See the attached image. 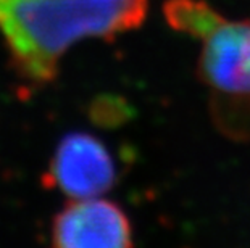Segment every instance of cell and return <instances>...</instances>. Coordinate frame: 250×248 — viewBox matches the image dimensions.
<instances>
[{
	"label": "cell",
	"instance_id": "obj_1",
	"mask_svg": "<svg viewBox=\"0 0 250 248\" xmlns=\"http://www.w3.org/2000/svg\"><path fill=\"white\" fill-rule=\"evenodd\" d=\"M147 7L148 0H0V36L17 75L44 86L73 44L139 28Z\"/></svg>",
	"mask_w": 250,
	"mask_h": 248
},
{
	"label": "cell",
	"instance_id": "obj_2",
	"mask_svg": "<svg viewBox=\"0 0 250 248\" xmlns=\"http://www.w3.org/2000/svg\"><path fill=\"white\" fill-rule=\"evenodd\" d=\"M168 24L200 42L199 76L220 133L250 140V18L228 19L204 0H168Z\"/></svg>",
	"mask_w": 250,
	"mask_h": 248
},
{
	"label": "cell",
	"instance_id": "obj_3",
	"mask_svg": "<svg viewBox=\"0 0 250 248\" xmlns=\"http://www.w3.org/2000/svg\"><path fill=\"white\" fill-rule=\"evenodd\" d=\"M113 156L94 135L73 133L63 137L47 171V181L70 197L92 198L108 192L115 184Z\"/></svg>",
	"mask_w": 250,
	"mask_h": 248
},
{
	"label": "cell",
	"instance_id": "obj_4",
	"mask_svg": "<svg viewBox=\"0 0 250 248\" xmlns=\"http://www.w3.org/2000/svg\"><path fill=\"white\" fill-rule=\"evenodd\" d=\"M52 242L62 248H126L132 245V230L116 203L76 198L54 218Z\"/></svg>",
	"mask_w": 250,
	"mask_h": 248
}]
</instances>
